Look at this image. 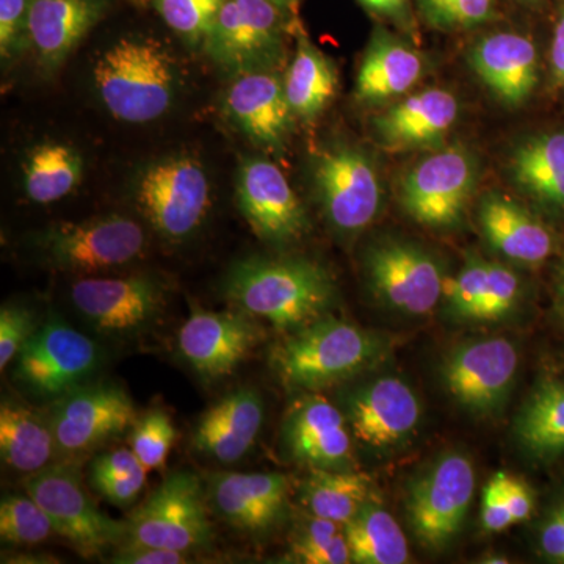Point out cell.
Here are the masks:
<instances>
[{
  "label": "cell",
  "mask_w": 564,
  "mask_h": 564,
  "mask_svg": "<svg viewBox=\"0 0 564 564\" xmlns=\"http://www.w3.org/2000/svg\"><path fill=\"white\" fill-rule=\"evenodd\" d=\"M516 440L534 458L564 452V381H541L516 419Z\"/></svg>",
  "instance_id": "32"
},
{
  "label": "cell",
  "mask_w": 564,
  "mask_h": 564,
  "mask_svg": "<svg viewBox=\"0 0 564 564\" xmlns=\"http://www.w3.org/2000/svg\"><path fill=\"white\" fill-rule=\"evenodd\" d=\"M552 73L556 84L564 85V10L555 25L551 50Z\"/></svg>",
  "instance_id": "51"
},
{
  "label": "cell",
  "mask_w": 564,
  "mask_h": 564,
  "mask_svg": "<svg viewBox=\"0 0 564 564\" xmlns=\"http://www.w3.org/2000/svg\"><path fill=\"white\" fill-rule=\"evenodd\" d=\"M25 491L50 516L55 533L82 555H101L111 545L128 540V522L115 521L96 507L82 484L77 464L54 463L31 474Z\"/></svg>",
  "instance_id": "4"
},
{
  "label": "cell",
  "mask_w": 564,
  "mask_h": 564,
  "mask_svg": "<svg viewBox=\"0 0 564 564\" xmlns=\"http://www.w3.org/2000/svg\"><path fill=\"white\" fill-rule=\"evenodd\" d=\"M226 0H155L163 21L191 41L204 40Z\"/></svg>",
  "instance_id": "41"
},
{
  "label": "cell",
  "mask_w": 564,
  "mask_h": 564,
  "mask_svg": "<svg viewBox=\"0 0 564 564\" xmlns=\"http://www.w3.org/2000/svg\"><path fill=\"white\" fill-rule=\"evenodd\" d=\"M101 362L90 337L57 318L40 326L17 358L14 378L44 400H58L84 386Z\"/></svg>",
  "instance_id": "7"
},
{
  "label": "cell",
  "mask_w": 564,
  "mask_h": 564,
  "mask_svg": "<svg viewBox=\"0 0 564 564\" xmlns=\"http://www.w3.org/2000/svg\"><path fill=\"white\" fill-rule=\"evenodd\" d=\"M519 355L503 337L470 340L448 352L443 381L456 403L470 414L489 417L503 410L518 375Z\"/></svg>",
  "instance_id": "14"
},
{
  "label": "cell",
  "mask_w": 564,
  "mask_h": 564,
  "mask_svg": "<svg viewBox=\"0 0 564 564\" xmlns=\"http://www.w3.org/2000/svg\"><path fill=\"white\" fill-rule=\"evenodd\" d=\"M475 469L466 455L445 454L415 478L406 500L411 529L423 547L441 552L462 532L474 499Z\"/></svg>",
  "instance_id": "6"
},
{
  "label": "cell",
  "mask_w": 564,
  "mask_h": 564,
  "mask_svg": "<svg viewBox=\"0 0 564 564\" xmlns=\"http://www.w3.org/2000/svg\"><path fill=\"white\" fill-rule=\"evenodd\" d=\"M521 300V280L518 274L502 263L491 262L488 285L484 300L474 311L470 322H499L508 317Z\"/></svg>",
  "instance_id": "42"
},
{
  "label": "cell",
  "mask_w": 564,
  "mask_h": 564,
  "mask_svg": "<svg viewBox=\"0 0 564 564\" xmlns=\"http://www.w3.org/2000/svg\"><path fill=\"white\" fill-rule=\"evenodd\" d=\"M337 82L333 62L306 36H300L295 57L284 79L285 96L293 115L304 120L317 117L336 95Z\"/></svg>",
  "instance_id": "34"
},
{
  "label": "cell",
  "mask_w": 564,
  "mask_h": 564,
  "mask_svg": "<svg viewBox=\"0 0 564 564\" xmlns=\"http://www.w3.org/2000/svg\"><path fill=\"white\" fill-rule=\"evenodd\" d=\"M135 406L124 389L113 384L80 386L57 400L50 417L58 451L90 452L135 425Z\"/></svg>",
  "instance_id": "15"
},
{
  "label": "cell",
  "mask_w": 564,
  "mask_h": 564,
  "mask_svg": "<svg viewBox=\"0 0 564 564\" xmlns=\"http://www.w3.org/2000/svg\"><path fill=\"white\" fill-rule=\"evenodd\" d=\"M505 499H507L508 510L514 524L524 522L533 513L534 497L533 491L525 481L519 478L505 477Z\"/></svg>",
  "instance_id": "49"
},
{
  "label": "cell",
  "mask_w": 564,
  "mask_h": 564,
  "mask_svg": "<svg viewBox=\"0 0 564 564\" xmlns=\"http://www.w3.org/2000/svg\"><path fill=\"white\" fill-rule=\"evenodd\" d=\"M31 0H0V54L11 58L28 39Z\"/></svg>",
  "instance_id": "44"
},
{
  "label": "cell",
  "mask_w": 564,
  "mask_h": 564,
  "mask_svg": "<svg viewBox=\"0 0 564 564\" xmlns=\"http://www.w3.org/2000/svg\"><path fill=\"white\" fill-rule=\"evenodd\" d=\"M289 558L302 564L351 563L350 545L345 536L344 525L329 519H304L296 530Z\"/></svg>",
  "instance_id": "36"
},
{
  "label": "cell",
  "mask_w": 564,
  "mask_h": 564,
  "mask_svg": "<svg viewBox=\"0 0 564 564\" xmlns=\"http://www.w3.org/2000/svg\"><path fill=\"white\" fill-rule=\"evenodd\" d=\"M226 111L240 131L265 150H281L291 131L293 111L284 80L269 69L247 70L228 88Z\"/></svg>",
  "instance_id": "22"
},
{
  "label": "cell",
  "mask_w": 564,
  "mask_h": 564,
  "mask_svg": "<svg viewBox=\"0 0 564 564\" xmlns=\"http://www.w3.org/2000/svg\"><path fill=\"white\" fill-rule=\"evenodd\" d=\"M50 419L14 400L0 406V455L18 473L35 474L50 466L54 455Z\"/></svg>",
  "instance_id": "29"
},
{
  "label": "cell",
  "mask_w": 564,
  "mask_h": 564,
  "mask_svg": "<svg viewBox=\"0 0 564 564\" xmlns=\"http://www.w3.org/2000/svg\"><path fill=\"white\" fill-rule=\"evenodd\" d=\"M148 470L122 477L101 478V480L90 481L93 489L101 494L107 502L117 505V507H129L139 499L141 489L147 485Z\"/></svg>",
  "instance_id": "46"
},
{
  "label": "cell",
  "mask_w": 564,
  "mask_h": 564,
  "mask_svg": "<svg viewBox=\"0 0 564 564\" xmlns=\"http://www.w3.org/2000/svg\"><path fill=\"white\" fill-rule=\"evenodd\" d=\"M422 17L434 29L463 31L494 17L496 0H417Z\"/></svg>",
  "instance_id": "40"
},
{
  "label": "cell",
  "mask_w": 564,
  "mask_h": 564,
  "mask_svg": "<svg viewBox=\"0 0 564 564\" xmlns=\"http://www.w3.org/2000/svg\"><path fill=\"white\" fill-rule=\"evenodd\" d=\"M262 423L261 395L252 389H239L202 415L193 432V448L220 463L239 462L251 451Z\"/></svg>",
  "instance_id": "24"
},
{
  "label": "cell",
  "mask_w": 564,
  "mask_h": 564,
  "mask_svg": "<svg viewBox=\"0 0 564 564\" xmlns=\"http://www.w3.org/2000/svg\"><path fill=\"white\" fill-rule=\"evenodd\" d=\"M242 313H212L192 307L177 333V348L185 362L206 378L231 375L261 343L262 329Z\"/></svg>",
  "instance_id": "18"
},
{
  "label": "cell",
  "mask_w": 564,
  "mask_h": 564,
  "mask_svg": "<svg viewBox=\"0 0 564 564\" xmlns=\"http://www.w3.org/2000/svg\"><path fill=\"white\" fill-rule=\"evenodd\" d=\"M140 470L147 469H144L140 459L137 458V455L133 454L132 448L131 451L121 448V451L107 452V454L96 456L93 459L90 481L101 480V478L122 477V475L137 474Z\"/></svg>",
  "instance_id": "48"
},
{
  "label": "cell",
  "mask_w": 564,
  "mask_h": 564,
  "mask_svg": "<svg viewBox=\"0 0 564 564\" xmlns=\"http://www.w3.org/2000/svg\"><path fill=\"white\" fill-rule=\"evenodd\" d=\"M104 14V0H31L28 39L44 68H58Z\"/></svg>",
  "instance_id": "26"
},
{
  "label": "cell",
  "mask_w": 564,
  "mask_h": 564,
  "mask_svg": "<svg viewBox=\"0 0 564 564\" xmlns=\"http://www.w3.org/2000/svg\"><path fill=\"white\" fill-rule=\"evenodd\" d=\"M46 261L57 269L96 273L139 259L147 247L140 223L122 215L80 223H58L41 236Z\"/></svg>",
  "instance_id": "9"
},
{
  "label": "cell",
  "mask_w": 564,
  "mask_h": 564,
  "mask_svg": "<svg viewBox=\"0 0 564 564\" xmlns=\"http://www.w3.org/2000/svg\"><path fill=\"white\" fill-rule=\"evenodd\" d=\"M272 0H226L204 36L207 54L225 68L269 69L284 47V21Z\"/></svg>",
  "instance_id": "10"
},
{
  "label": "cell",
  "mask_w": 564,
  "mask_h": 564,
  "mask_svg": "<svg viewBox=\"0 0 564 564\" xmlns=\"http://www.w3.org/2000/svg\"><path fill=\"white\" fill-rule=\"evenodd\" d=\"M274 6L280 7L281 10H288L291 9L293 3L299 2V0H272Z\"/></svg>",
  "instance_id": "54"
},
{
  "label": "cell",
  "mask_w": 564,
  "mask_h": 564,
  "mask_svg": "<svg viewBox=\"0 0 564 564\" xmlns=\"http://www.w3.org/2000/svg\"><path fill=\"white\" fill-rule=\"evenodd\" d=\"M84 162L79 152L65 143H43L29 152L24 162V191L29 199L51 204L68 196L79 185Z\"/></svg>",
  "instance_id": "35"
},
{
  "label": "cell",
  "mask_w": 564,
  "mask_h": 564,
  "mask_svg": "<svg viewBox=\"0 0 564 564\" xmlns=\"http://www.w3.org/2000/svg\"><path fill=\"white\" fill-rule=\"evenodd\" d=\"M176 434L172 417L165 411L154 410L137 419L132 426V452L144 469L154 470L165 466Z\"/></svg>",
  "instance_id": "38"
},
{
  "label": "cell",
  "mask_w": 564,
  "mask_h": 564,
  "mask_svg": "<svg viewBox=\"0 0 564 564\" xmlns=\"http://www.w3.org/2000/svg\"><path fill=\"white\" fill-rule=\"evenodd\" d=\"M516 184L533 198L564 209V132L527 140L511 159Z\"/></svg>",
  "instance_id": "30"
},
{
  "label": "cell",
  "mask_w": 564,
  "mask_h": 564,
  "mask_svg": "<svg viewBox=\"0 0 564 564\" xmlns=\"http://www.w3.org/2000/svg\"><path fill=\"white\" fill-rule=\"evenodd\" d=\"M421 414L413 388L399 377H380L355 389L345 411L352 437L381 452L410 440Z\"/></svg>",
  "instance_id": "19"
},
{
  "label": "cell",
  "mask_w": 564,
  "mask_h": 564,
  "mask_svg": "<svg viewBox=\"0 0 564 564\" xmlns=\"http://www.w3.org/2000/svg\"><path fill=\"white\" fill-rule=\"evenodd\" d=\"M481 231L494 250L521 265H540L551 258L555 240L547 226L507 196H486L478 210Z\"/></svg>",
  "instance_id": "27"
},
{
  "label": "cell",
  "mask_w": 564,
  "mask_h": 564,
  "mask_svg": "<svg viewBox=\"0 0 564 564\" xmlns=\"http://www.w3.org/2000/svg\"><path fill=\"white\" fill-rule=\"evenodd\" d=\"M459 102L444 88L408 96L375 120L381 144L391 151L436 147L458 120Z\"/></svg>",
  "instance_id": "23"
},
{
  "label": "cell",
  "mask_w": 564,
  "mask_h": 564,
  "mask_svg": "<svg viewBox=\"0 0 564 564\" xmlns=\"http://www.w3.org/2000/svg\"><path fill=\"white\" fill-rule=\"evenodd\" d=\"M540 549L545 558L564 564V521L555 508L541 525Z\"/></svg>",
  "instance_id": "50"
},
{
  "label": "cell",
  "mask_w": 564,
  "mask_h": 564,
  "mask_svg": "<svg viewBox=\"0 0 564 564\" xmlns=\"http://www.w3.org/2000/svg\"><path fill=\"white\" fill-rule=\"evenodd\" d=\"M188 554L154 545L128 543L113 555L117 564H181L188 563Z\"/></svg>",
  "instance_id": "47"
},
{
  "label": "cell",
  "mask_w": 564,
  "mask_h": 564,
  "mask_svg": "<svg viewBox=\"0 0 564 564\" xmlns=\"http://www.w3.org/2000/svg\"><path fill=\"white\" fill-rule=\"evenodd\" d=\"M372 478L352 469H311L300 489L310 514L347 524L372 499Z\"/></svg>",
  "instance_id": "31"
},
{
  "label": "cell",
  "mask_w": 564,
  "mask_h": 564,
  "mask_svg": "<svg viewBox=\"0 0 564 564\" xmlns=\"http://www.w3.org/2000/svg\"><path fill=\"white\" fill-rule=\"evenodd\" d=\"M366 272L372 292L397 313L423 317L443 300V267L417 245L381 240L366 256Z\"/></svg>",
  "instance_id": "12"
},
{
  "label": "cell",
  "mask_w": 564,
  "mask_h": 564,
  "mask_svg": "<svg viewBox=\"0 0 564 564\" xmlns=\"http://www.w3.org/2000/svg\"><path fill=\"white\" fill-rule=\"evenodd\" d=\"M39 329L31 311L22 306H3L0 311V369L18 358L24 345Z\"/></svg>",
  "instance_id": "43"
},
{
  "label": "cell",
  "mask_w": 564,
  "mask_h": 564,
  "mask_svg": "<svg viewBox=\"0 0 564 564\" xmlns=\"http://www.w3.org/2000/svg\"><path fill=\"white\" fill-rule=\"evenodd\" d=\"M491 262L470 259L455 276L447 278L443 302L448 315L458 322H470L474 311L484 300Z\"/></svg>",
  "instance_id": "39"
},
{
  "label": "cell",
  "mask_w": 564,
  "mask_h": 564,
  "mask_svg": "<svg viewBox=\"0 0 564 564\" xmlns=\"http://www.w3.org/2000/svg\"><path fill=\"white\" fill-rule=\"evenodd\" d=\"M383 355L377 334L325 315L274 347L272 366L289 388L321 391L356 377Z\"/></svg>",
  "instance_id": "2"
},
{
  "label": "cell",
  "mask_w": 564,
  "mask_h": 564,
  "mask_svg": "<svg viewBox=\"0 0 564 564\" xmlns=\"http://www.w3.org/2000/svg\"><path fill=\"white\" fill-rule=\"evenodd\" d=\"M554 307L560 321L564 322V259L556 269L554 284Z\"/></svg>",
  "instance_id": "53"
},
{
  "label": "cell",
  "mask_w": 564,
  "mask_h": 564,
  "mask_svg": "<svg viewBox=\"0 0 564 564\" xmlns=\"http://www.w3.org/2000/svg\"><path fill=\"white\" fill-rule=\"evenodd\" d=\"M367 10L383 17H399L403 13L408 0H358Z\"/></svg>",
  "instance_id": "52"
},
{
  "label": "cell",
  "mask_w": 564,
  "mask_h": 564,
  "mask_svg": "<svg viewBox=\"0 0 564 564\" xmlns=\"http://www.w3.org/2000/svg\"><path fill=\"white\" fill-rule=\"evenodd\" d=\"M226 296L242 313L289 332L328 315L336 285L328 270L306 259L252 258L226 278Z\"/></svg>",
  "instance_id": "1"
},
{
  "label": "cell",
  "mask_w": 564,
  "mask_h": 564,
  "mask_svg": "<svg viewBox=\"0 0 564 564\" xmlns=\"http://www.w3.org/2000/svg\"><path fill=\"white\" fill-rule=\"evenodd\" d=\"M477 76L510 107L522 106L538 84V52L532 40L519 33L485 36L470 51Z\"/></svg>",
  "instance_id": "25"
},
{
  "label": "cell",
  "mask_w": 564,
  "mask_h": 564,
  "mask_svg": "<svg viewBox=\"0 0 564 564\" xmlns=\"http://www.w3.org/2000/svg\"><path fill=\"white\" fill-rule=\"evenodd\" d=\"M505 477L507 474L497 473L486 485L480 511L481 525L486 532H503L514 524L505 499Z\"/></svg>",
  "instance_id": "45"
},
{
  "label": "cell",
  "mask_w": 564,
  "mask_h": 564,
  "mask_svg": "<svg viewBox=\"0 0 564 564\" xmlns=\"http://www.w3.org/2000/svg\"><path fill=\"white\" fill-rule=\"evenodd\" d=\"M314 182L323 212L337 231L359 232L377 218L383 188L372 159L359 148L344 144L323 151Z\"/></svg>",
  "instance_id": "13"
},
{
  "label": "cell",
  "mask_w": 564,
  "mask_h": 564,
  "mask_svg": "<svg viewBox=\"0 0 564 564\" xmlns=\"http://www.w3.org/2000/svg\"><path fill=\"white\" fill-rule=\"evenodd\" d=\"M351 430L343 411L322 397L293 404L281 429V448L310 469H350Z\"/></svg>",
  "instance_id": "20"
},
{
  "label": "cell",
  "mask_w": 564,
  "mask_h": 564,
  "mask_svg": "<svg viewBox=\"0 0 564 564\" xmlns=\"http://www.w3.org/2000/svg\"><path fill=\"white\" fill-rule=\"evenodd\" d=\"M135 195L155 231L182 240L199 228L209 210L210 182L196 159L176 155L144 170Z\"/></svg>",
  "instance_id": "8"
},
{
  "label": "cell",
  "mask_w": 564,
  "mask_h": 564,
  "mask_svg": "<svg viewBox=\"0 0 564 564\" xmlns=\"http://www.w3.org/2000/svg\"><path fill=\"white\" fill-rule=\"evenodd\" d=\"M477 180L473 152L454 144L419 162L403 177L400 198L413 220L430 228H452L463 220Z\"/></svg>",
  "instance_id": "11"
},
{
  "label": "cell",
  "mask_w": 564,
  "mask_h": 564,
  "mask_svg": "<svg viewBox=\"0 0 564 564\" xmlns=\"http://www.w3.org/2000/svg\"><path fill=\"white\" fill-rule=\"evenodd\" d=\"M345 536L350 545L351 563L403 564L410 551L402 527L383 505L370 499L347 524Z\"/></svg>",
  "instance_id": "33"
},
{
  "label": "cell",
  "mask_w": 564,
  "mask_h": 564,
  "mask_svg": "<svg viewBox=\"0 0 564 564\" xmlns=\"http://www.w3.org/2000/svg\"><path fill=\"white\" fill-rule=\"evenodd\" d=\"M291 481L281 474H214L209 499L215 513L234 529L263 536L284 521Z\"/></svg>",
  "instance_id": "21"
},
{
  "label": "cell",
  "mask_w": 564,
  "mask_h": 564,
  "mask_svg": "<svg viewBox=\"0 0 564 564\" xmlns=\"http://www.w3.org/2000/svg\"><path fill=\"white\" fill-rule=\"evenodd\" d=\"M423 68L417 51L391 33L375 32L356 77V98L362 102L399 98L421 80Z\"/></svg>",
  "instance_id": "28"
},
{
  "label": "cell",
  "mask_w": 564,
  "mask_h": 564,
  "mask_svg": "<svg viewBox=\"0 0 564 564\" xmlns=\"http://www.w3.org/2000/svg\"><path fill=\"white\" fill-rule=\"evenodd\" d=\"M55 532L50 516L31 496H3L0 503V536L6 543L33 545L43 543Z\"/></svg>",
  "instance_id": "37"
},
{
  "label": "cell",
  "mask_w": 564,
  "mask_h": 564,
  "mask_svg": "<svg viewBox=\"0 0 564 564\" xmlns=\"http://www.w3.org/2000/svg\"><path fill=\"white\" fill-rule=\"evenodd\" d=\"M96 90L111 117L132 124L159 120L172 107L176 68L158 41L122 39L96 62Z\"/></svg>",
  "instance_id": "3"
},
{
  "label": "cell",
  "mask_w": 564,
  "mask_h": 564,
  "mask_svg": "<svg viewBox=\"0 0 564 564\" xmlns=\"http://www.w3.org/2000/svg\"><path fill=\"white\" fill-rule=\"evenodd\" d=\"M555 510L558 511L560 516H562V519L564 521V502L560 503L558 507H555Z\"/></svg>",
  "instance_id": "56"
},
{
  "label": "cell",
  "mask_w": 564,
  "mask_h": 564,
  "mask_svg": "<svg viewBox=\"0 0 564 564\" xmlns=\"http://www.w3.org/2000/svg\"><path fill=\"white\" fill-rule=\"evenodd\" d=\"M237 202L259 239L288 245L310 231L306 210L285 174L273 162L245 159L237 174Z\"/></svg>",
  "instance_id": "16"
},
{
  "label": "cell",
  "mask_w": 564,
  "mask_h": 564,
  "mask_svg": "<svg viewBox=\"0 0 564 564\" xmlns=\"http://www.w3.org/2000/svg\"><path fill=\"white\" fill-rule=\"evenodd\" d=\"M206 492L195 474H172L128 521V543L172 551H202L212 544Z\"/></svg>",
  "instance_id": "5"
},
{
  "label": "cell",
  "mask_w": 564,
  "mask_h": 564,
  "mask_svg": "<svg viewBox=\"0 0 564 564\" xmlns=\"http://www.w3.org/2000/svg\"><path fill=\"white\" fill-rule=\"evenodd\" d=\"M77 313L109 336H132L158 318L163 291L150 276L85 278L70 289Z\"/></svg>",
  "instance_id": "17"
},
{
  "label": "cell",
  "mask_w": 564,
  "mask_h": 564,
  "mask_svg": "<svg viewBox=\"0 0 564 564\" xmlns=\"http://www.w3.org/2000/svg\"><path fill=\"white\" fill-rule=\"evenodd\" d=\"M519 3H522V6H538V3L541 2V0H518Z\"/></svg>",
  "instance_id": "55"
}]
</instances>
